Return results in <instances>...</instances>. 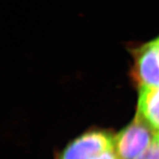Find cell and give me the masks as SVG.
<instances>
[{"label": "cell", "instance_id": "1", "mask_svg": "<svg viewBox=\"0 0 159 159\" xmlns=\"http://www.w3.org/2000/svg\"><path fill=\"white\" fill-rule=\"evenodd\" d=\"M157 133L140 116L115 137V147L120 159H136L150 145Z\"/></svg>", "mask_w": 159, "mask_h": 159}, {"label": "cell", "instance_id": "2", "mask_svg": "<svg viewBox=\"0 0 159 159\" xmlns=\"http://www.w3.org/2000/svg\"><path fill=\"white\" fill-rule=\"evenodd\" d=\"M133 55L132 75L139 87H159V38L136 49Z\"/></svg>", "mask_w": 159, "mask_h": 159}, {"label": "cell", "instance_id": "3", "mask_svg": "<svg viewBox=\"0 0 159 159\" xmlns=\"http://www.w3.org/2000/svg\"><path fill=\"white\" fill-rule=\"evenodd\" d=\"M115 138L102 131L84 133L68 144L59 159H92L105 150L115 148Z\"/></svg>", "mask_w": 159, "mask_h": 159}, {"label": "cell", "instance_id": "4", "mask_svg": "<svg viewBox=\"0 0 159 159\" xmlns=\"http://www.w3.org/2000/svg\"><path fill=\"white\" fill-rule=\"evenodd\" d=\"M136 115L159 133V87L140 88Z\"/></svg>", "mask_w": 159, "mask_h": 159}, {"label": "cell", "instance_id": "5", "mask_svg": "<svg viewBox=\"0 0 159 159\" xmlns=\"http://www.w3.org/2000/svg\"><path fill=\"white\" fill-rule=\"evenodd\" d=\"M136 159H159V133L156 135L146 150Z\"/></svg>", "mask_w": 159, "mask_h": 159}, {"label": "cell", "instance_id": "6", "mask_svg": "<svg viewBox=\"0 0 159 159\" xmlns=\"http://www.w3.org/2000/svg\"><path fill=\"white\" fill-rule=\"evenodd\" d=\"M92 159H120L119 155L117 154L116 151L115 150V148L105 150L102 153L96 155L95 157H93Z\"/></svg>", "mask_w": 159, "mask_h": 159}]
</instances>
